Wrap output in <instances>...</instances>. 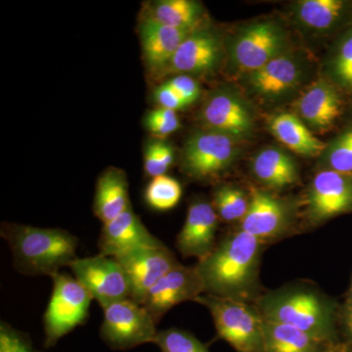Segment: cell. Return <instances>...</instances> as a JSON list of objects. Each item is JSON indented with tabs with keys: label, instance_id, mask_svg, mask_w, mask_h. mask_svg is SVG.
<instances>
[{
	"label": "cell",
	"instance_id": "6da1fadb",
	"mask_svg": "<svg viewBox=\"0 0 352 352\" xmlns=\"http://www.w3.org/2000/svg\"><path fill=\"white\" fill-rule=\"evenodd\" d=\"M263 247V242L241 230L217 242L214 251L196 264L204 294L256 302L263 293L259 280Z\"/></svg>",
	"mask_w": 352,
	"mask_h": 352
},
{
	"label": "cell",
	"instance_id": "7a4b0ae2",
	"mask_svg": "<svg viewBox=\"0 0 352 352\" xmlns=\"http://www.w3.org/2000/svg\"><path fill=\"white\" fill-rule=\"evenodd\" d=\"M340 303L310 282H296L263 292L254 305L266 320L293 326L336 344L340 342Z\"/></svg>",
	"mask_w": 352,
	"mask_h": 352
},
{
	"label": "cell",
	"instance_id": "3957f363",
	"mask_svg": "<svg viewBox=\"0 0 352 352\" xmlns=\"http://www.w3.org/2000/svg\"><path fill=\"white\" fill-rule=\"evenodd\" d=\"M1 236L10 248L15 270L25 276H47L75 261L78 240L60 228L4 224Z\"/></svg>",
	"mask_w": 352,
	"mask_h": 352
},
{
	"label": "cell",
	"instance_id": "277c9868",
	"mask_svg": "<svg viewBox=\"0 0 352 352\" xmlns=\"http://www.w3.org/2000/svg\"><path fill=\"white\" fill-rule=\"evenodd\" d=\"M195 302L212 314L220 339L236 352H264V318L254 303L203 294Z\"/></svg>",
	"mask_w": 352,
	"mask_h": 352
},
{
	"label": "cell",
	"instance_id": "5b68a950",
	"mask_svg": "<svg viewBox=\"0 0 352 352\" xmlns=\"http://www.w3.org/2000/svg\"><path fill=\"white\" fill-rule=\"evenodd\" d=\"M50 303L43 316L44 346L52 347L87 319L92 296L75 277L53 275Z\"/></svg>",
	"mask_w": 352,
	"mask_h": 352
},
{
	"label": "cell",
	"instance_id": "8992f818",
	"mask_svg": "<svg viewBox=\"0 0 352 352\" xmlns=\"http://www.w3.org/2000/svg\"><path fill=\"white\" fill-rule=\"evenodd\" d=\"M100 338L112 351H131L145 344H154L159 331L157 322L144 305L131 298L104 308Z\"/></svg>",
	"mask_w": 352,
	"mask_h": 352
},
{
	"label": "cell",
	"instance_id": "52a82bcc",
	"mask_svg": "<svg viewBox=\"0 0 352 352\" xmlns=\"http://www.w3.org/2000/svg\"><path fill=\"white\" fill-rule=\"evenodd\" d=\"M236 155L237 146L230 136L210 129L196 132L185 143L183 170L193 179H212L229 168Z\"/></svg>",
	"mask_w": 352,
	"mask_h": 352
},
{
	"label": "cell",
	"instance_id": "ba28073f",
	"mask_svg": "<svg viewBox=\"0 0 352 352\" xmlns=\"http://www.w3.org/2000/svg\"><path fill=\"white\" fill-rule=\"evenodd\" d=\"M74 277L87 289L101 307L131 298V288L117 259L98 256L76 258L69 265Z\"/></svg>",
	"mask_w": 352,
	"mask_h": 352
},
{
	"label": "cell",
	"instance_id": "9c48e42d",
	"mask_svg": "<svg viewBox=\"0 0 352 352\" xmlns=\"http://www.w3.org/2000/svg\"><path fill=\"white\" fill-rule=\"evenodd\" d=\"M115 259L126 273L131 300L142 305L155 284L180 264L175 254L163 242L136 250Z\"/></svg>",
	"mask_w": 352,
	"mask_h": 352
},
{
	"label": "cell",
	"instance_id": "30bf717a",
	"mask_svg": "<svg viewBox=\"0 0 352 352\" xmlns=\"http://www.w3.org/2000/svg\"><path fill=\"white\" fill-rule=\"evenodd\" d=\"M307 217L321 224L340 214L352 212V175L331 170L319 171L307 193Z\"/></svg>",
	"mask_w": 352,
	"mask_h": 352
},
{
	"label": "cell",
	"instance_id": "8fae6325",
	"mask_svg": "<svg viewBox=\"0 0 352 352\" xmlns=\"http://www.w3.org/2000/svg\"><path fill=\"white\" fill-rule=\"evenodd\" d=\"M250 197L249 210L239 222L238 230L251 234L263 244L279 240L289 232L293 214L287 201L258 188L252 189Z\"/></svg>",
	"mask_w": 352,
	"mask_h": 352
},
{
	"label": "cell",
	"instance_id": "7c38bea8",
	"mask_svg": "<svg viewBox=\"0 0 352 352\" xmlns=\"http://www.w3.org/2000/svg\"><path fill=\"white\" fill-rule=\"evenodd\" d=\"M285 45L284 32L273 23L249 25L234 41V64L242 71L254 73L271 60L283 54Z\"/></svg>",
	"mask_w": 352,
	"mask_h": 352
},
{
	"label": "cell",
	"instance_id": "4fadbf2b",
	"mask_svg": "<svg viewBox=\"0 0 352 352\" xmlns=\"http://www.w3.org/2000/svg\"><path fill=\"white\" fill-rule=\"evenodd\" d=\"M204 293L203 280L196 265L178 264L150 289L143 305L159 323L171 308L189 300L195 302Z\"/></svg>",
	"mask_w": 352,
	"mask_h": 352
},
{
	"label": "cell",
	"instance_id": "5bb4252c",
	"mask_svg": "<svg viewBox=\"0 0 352 352\" xmlns=\"http://www.w3.org/2000/svg\"><path fill=\"white\" fill-rule=\"evenodd\" d=\"M219 215L212 204L197 200L189 206L186 219L176 237V248L184 258L198 261L208 256L217 245Z\"/></svg>",
	"mask_w": 352,
	"mask_h": 352
},
{
	"label": "cell",
	"instance_id": "9a60e30c",
	"mask_svg": "<svg viewBox=\"0 0 352 352\" xmlns=\"http://www.w3.org/2000/svg\"><path fill=\"white\" fill-rule=\"evenodd\" d=\"M160 242L162 241L150 233L131 206L119 217L104 223L98 247L101 254L116 258Z\"/></svg>",
	"mask_w": 352,
	"mask_h": 352
},
{
	"label": "cell",
	"instance_id": "2e32d148",
	"mask_svg": "<svg viewBox=\"0 0 352 352\" xmlns=\"http://www.w3.org/2000/svg\"><path fill=\"white\" fill-rule=\"evenodd\" d=\"M201 120L208 129L234 139L247 136L252 129V113L244 102L229 92H217L201 110Z\"/></svg>",
	"mask_w": 352,
	"mask_h": 352
},
{
	"label": "cell",
	"instance_id": "e0dca14e",
	"mask_svg": "<svg viewBox=\"0 0 352 352\" xmlns=\"http://www.w3.org/2000/svg\"><path fill=\"white\" fill-rule=\"evenodd\" d=\"M146 64L153 71L168 68L180 44L191 32L143 18L139 27Z\"/></svg>",
	"mask_w": 352,
	"mask_h": 352
},
{
	"label": "cell",
	"instance_id": "ac0fdd59",
	"mask_svg": "<svg viewBox=\"0 0 352 352\" xmlns=\"http://www.w3.org/2000/svg\"><path fill=\"white\" fill-rule=\"evenodd\" d=\"M220 52V41L214 34L196 30L180 44L168 68L183 75L206 73L217 66Z\"/></svg>",
	"mask_w": 352,
	"mask_h": 352
},
{
	"label": "cell",
	"instance_id": "d6986e66",
	"mask_svg": "<svg viewBox=\"0 0 352 352\" xmlns=\"http://www.w3.org/2000/svg\"><path fill=\"white\" fill-rule=\"evenodd\" d=\"M337 90L326 82H317L300 97L298 111L302 119L315 129H328L342 115Z\"/></svg>",
	"mask_w": 352,
	"mask_h": 352
},
{
	"label": "cell",
	"instance_id": "ffe728a7",
	"mask_svg": "<svg viewBox=\"0 0 352 352\" xmlns=\"http://www.w3.org/2000/svg\"><path fill=\"white\" fill-rule=\"evenodd\" d=\"M302 72L298 62L289 55L281 54L250 74V85L256 94L263 96H279L300 82Z\"/></svg>",
	"mask_w": 352,
	"mask_h": 352
},
{
	"label": "cell",
	"instance_id": "44dd1931",
	"mask_svg": "<svg viewBox=\"0 0 352 352\" xmlns=\"http://www.w3.org/2000/svg\"><path fill=\"white\" fill-rule=\"evenodd\" d=\"M129 182L126 173L112 168L98 178L94 198V212L103 223H107L131 207Z\"/></svg>",
	"mask_w": 352,
	"mask_h": 352
},
{
	"label": "cell",
	"instance_id": "7402d4cb",
	"mask_svg": "<svg viewBox=\"0 0 352 352\" xmlns=\"http://www.w3.org/2000/svg\"><path fill=\"white\" fill-rule=\"evenodd\" d=\"M252 171L256 179L270 189L289 188L298 180L296 162L278 148L261 150L252 161Z\"/></svg>",
	"mask_w": 352,
	"mask_h": 352
},
{
	"label": "cell",
	"instance_id": "603a6c76",
	"mask_svg": "<svg viewBox=\"0 0 352 352\" xmlns=\"http://www.w3.org/2000/svg\"><path fill=\"white\" fill-rule=\"evenodd\" d=\"M270 129L280 142L302 156H319L327 149L325 143L314 135L305 122L293 113L275 116L271 120Z\"/></svg>",
	"mask_w": 352,
	"mask_h": 352
},
{
	"label": "cell",
	"instance_id": "cb8c5ba5",
	"mask_svg": "<svg viewBox=\"0 0 352 352\" xmlns=\"http://www.w3.org/2000/svg\"><path fill=\"white\" fill-rule=\"evenodd\" d=\"M332 344L293 326L264 319V352H326Z\"/></svg>",
	"mask_w": 352,
	"mask_h": 352
},
{
	"label": "cell",
	"instance_id": "d4e9b609",
	"mask_svg": "<svg viewBox=\"0 0 352 352\" xmlns=\"http://www.w3.org/2000/svg\"><path fill=\"white\" fill-rule=\"evenodd\" d=\"M201 14V6L195 1L161 0L149 6L144 17L176 29L196 31Z\"/></svg>",
	"mask_w": 352,
	"mask_h": 352
},
{
	"label": "cell",
	"instance_id": "484cf974",
	"mask_svg": "<svg viewBox=\"0 0 352 352\" xmlns=\"http://www.w3.org/2000/svg\"><path fill=\"white\" fill-rule=\"evenodd\" d=\"M344 11L346 3L340 0H305L298 4V17L307 27L323 31L339 22Z\"/></svg>",
	"mask_w": 352,
	"mask_h": 352
},
{
	"label": "cell",
	"instance_id": "4316f807",
	"mask_svg": "<svg viewBox=\"0 0 352 352\" xmlns=\"http://www.w3.org/2000/svg\"><path fill=\"white\" fill-rule=\"evenodd\" d=\"M251 197L245 192L232 186L222 185L215 190L212 206L220 219L227 222H240L247 214Z\"/></svg>",
	"mask_w": 352,
	"mask_h": 352
},
{
	"label": "cell",
	"instance_id": "83f0119b",
	"mask_svg": "<svg viewBox=\"0 0 352 352\" xmlns=\"http://www.w3.org/2000/svg\"><path fill=\"white\" fill-rule=\"evenodd\" d=\"M145 201L159 212L173 210L178 205L182 196V187L178 180L170 175L152 178L145 190Z\"/></svg>",
	"mask_w": 352,
	"mask_h": 352
},
{
	"label": "cell",
	"instance_id": "f1b7e54d",
	"mask_svg": "<svg viewBox=\"0 0 352 352\" xmlns=\"http://www.w3.org/2000/svg\"><path fill=\"white\" fill-rule=\"evenodd\" d=\"M154 344L162 352H210L193 333L178 328L159 331Z\"/></svg>",
	"mask_w": 352,
	"mask_h": 352
},
{
	"label": "cell",
	"instance_id": "f546056e",
	"mask_svg": "<svg viewBox=\"0 0 352 352\" xmlns=\"http://www.w3.org/2000/svg\"><path fill=\"white\" fill-rule=\"evenodd\" d=\"M325 161L327 170L352 175V127L326 149Z\"/></svg>",
	"mask_w": 352,
	"mask_h": 352
},
{
	"label": "cell",
	"instance_id": "4dcf8cb0",
	"mask_svg": "<svg viewBox=\"0 0 352 352\" xmlns=\"http://www.w3.org/2000/svg\"><path fill=\"white\" fill-rule=\"evenodd\" d=\"M175 162V151L168 142L152 141L146 146L144 170L152 178L164 175Z\"/></svg>",
	"mask_w": 352,
	"mask_h": 352
},
{
	"label": "cell",
	"instance_id": "1f68e13d",
	"mask_svg": "<svg viewBox=\"0 0 352 352\" xmlns=\"http://www.w3.org/2000/svg\"><path fill=\"white\" fill-rule=\"evenodd\" d=\"M146 129L157 136L170 135L180 127V120L175 111L157 108L150 111L144 119Z\"/></svg>",
	"mask_w": 352,
	"mask_h": 352
},
{
	"label": "cell",
	"instance_id": "d6a6232c",
	"mask_svg": "<svg viewBox=\"0 0 352 352\" xmlns=\"http://www.w3.org/2000/svg\"><path fill=\"white\" fill-rule=\"evenodd\" d=\"M332 69L340 85L352 89V34L340 43L333 58Z\"/></svg>",
	"mask_w": 352,
	"mask_h": 352
},
{
	"label": "cell",
	"instance_id": "836d02e7",
	"mask_svg": "<svg viewBox=\"0 0 352 352\" xmlns=\"http://www.w3.org/2000/svg\"><path fill=\"white\" fill-rule=\"evenodd\" d=\"M0 352H36L31 340L25 333L9 325L0 324Z\"/></svg>",
	"mask_w": 352,
	"mask_h": 352
},
{
	"label": "cell",
	"instance_id": "e575fe53",
	"mask_svg": "<svg viewBox=\"0 0 352 352\" xmlns=\"http://www.w3.org/2000/svg\"><path fill=\"white\" fill-rule=\"evenodd\" d=\"M164 83L171 89L175 90L188 106L197 101L200 96V87L191 76L187 75L173 76Z\"/></svg>",
	"mask_w": 352,
	"mask_h": 352
},
{
	"label": "cell",
	"instance_id": "d590c367",
	"mask_svg": "<svg viewBox=\"0 0 352 352\" xmlns=\"http://www.w3.org/2000/svg\"><path fill=\"white\" fill-rule=\"evenodd\" d=\"M154 98L159 104L160 107L175 111V112L188 106L182 97L166 83H163L156 88L154 92Z\"/></svg>",
	"mask_w": 352,
	"mask_h": 352
},
{
	"label": "cell",
	"instance_id": "8d00e7d4",
	"mask_svg": "<svg viewBox=\"0 0 352 352\" xmlns=\"http://www.w3.org/2000/svg\"><path fill=\"white\" fill-rule=\"evenodd\" d=\"M338 325L340 340L352 344V298H344L340 303Z\"/></svg>",
	"mask_w": 352,
	"mask_h": 352
},
{
	"label": "cell",
	"instance_id": "74e56055",
	"mask_svg": "<svg viewBox=\"0 0 352 352\" xmlns=\"http://www.w3.org/2000/svg\"><path fill=\"white\" fill-rule=\"evenodd\" d=\"M326 352H352V344H346V342H340L333 344L329 347Z\"/></svg>",
	"mask_w": 352,
	"mask_h": 352
},
{
	"label": "cell",
	"instance_id": "f35d334b",
	"mask_svg": "<svg viewBox=\"0 0 352 352\" xmlns=\"http://www.w3.org/2000/svg\"><path fill=\"white\" fill-rule=\"evenodd\" d=\"M344 298H352V277H351V285H349V288L347 289L346 296H344Z\"/></svg>",
	"mask_w": 352,
	"mask_h": 352
}]
</instances>
